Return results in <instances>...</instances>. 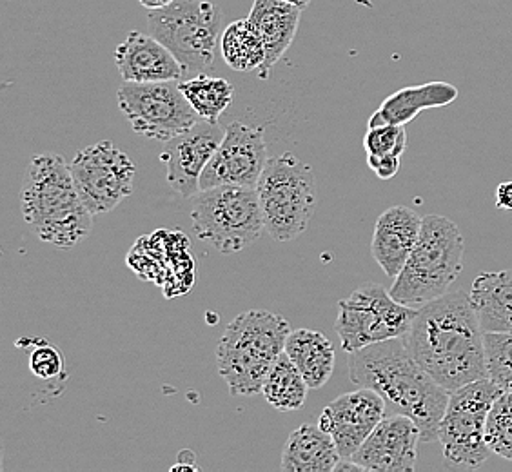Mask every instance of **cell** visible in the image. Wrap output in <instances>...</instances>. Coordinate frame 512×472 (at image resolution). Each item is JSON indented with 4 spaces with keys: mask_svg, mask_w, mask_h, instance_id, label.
I'll return each instance as SVG.
<instances>
[{
    "mask_svg": "<svg viewBox=\"0 0 512 472\" xmlns=\"http://www.w3.org/2000/svg\"><path fill=\"white\" fill-rule=\"evenodd\" d=\"M483 336L469 295L449 291L418 307L404 342L414 360L453 393L462 385L489 378Z\"/></svg>",
    "mask_w": 512,
    "mask_h": 472,
    "instance_id": "cell-1",
    "label": "cell"
},
{
    "mask_svg": "<svg viewBox=\"0 0 512 472\" xmlns=\"http://www.w3.org/2000/svg\"><path fill=\"white\" fill-rule=\"evenodd\" d=\"M349 378L384 398L387 414H404L418 425L422 443L438 440L449 391L414 360L404 338L367 345L347 356Z\"/></svg>",
    "mask_w": 512,
    "mask_h": 472,
    "instance_id": "cell-2",
    "label": "cell"
},
{
    "mask_svg": "<svg viewBox=\"0 0 512 472\" xmlns=\"http://www.w3.org/2000/svg\"><path fill=\"white\" fill-rule=\"evenodd\" d=\"M22 217L42 242L60 249L79 246L93 227V215L57 153L31 158L20 191Z\"/></svg>",
    "mask_w": 512,
    "mask_h": 472,
    "instance_id": "cell-3",
    "label": "cell"
},
{
    "mask_svg": "<svg viewBox=\"0 0 512 472\" xmlns=\"http://www.w3.org/2000/svg\"><path fill=\"white\" fill-rule=\"evenodd\" d=\"M291 325L266 309L244 311L224 331L217 345L218 373L231 396L262 393L267 374L286 353Z\"/></svg>",
    "mask_w": 512,
    "mask_h": 472,
    "instance_id": "cell-4",
    "label": "cell"
},
{
    "mask_svg": "<svg viewBox=\"0 0 512 472\" xmlns=\"http://www.w3.org/2000/svg\"><path fill=\"white\" fill-rule=\"evenodd\" d=\"M463 253L465 242L453 220L427 215L418 242L389 293L414 309L447 295L462 273Z\"/></svg>",
    "mask_w": 512,
    "mask_h": 472,
    "instance_id": "cell-5",
    "label": "cell"
},
{
    "mask_svg": "<svg viewBox=\"0 0 512 472\" xmlns=\"http://www.w3.org/2000/svg\"><path fill=\"white\" fill-rule=\"evenodd\" d=\"M266 231L276 242H291L306 233L316 209V180L313 168L293 153L267 160L258 178Z\"/></svg>",
    "mask_w": 512,
    "mask_h": 472,
    "instance_id": "cell-6",
    "label": "cell"
},
{
    "mask_svg": "<svg viewBox=\"0 0 512 472\" xmlns=\"http://www.w3.org/2000/svg\"><path fill=\"white\" fill-rule=\"evenodd\" d=\"M195 233L222 255H233L255 244L266 229L256 187L217 186L193 197Z\"/></svg>",
    "mask_w": 512,
    "mask_h": 472,
    "instance_id": "cell-7",
    "label": "cell"
},
{
    "mask_svg": "<svg viewBox=\"0 0 512 472\" xmlns=\"http://www.w3.org/2000/svg\"><path fill=\"white\" fill-rule=\"evenodd\" d=\"M224 15L207 0H175L148 13L149 33L168 48L186 71L207 73L215 64Z\"/></svg>",
    "mask_w": 512,
    "mask_h": 472,
    "instance_id": "cell-8",
    "label": "cell"
},
{
    "mask_svg": "<svg viewBox=\"0 0 512 472\" xmlns=\"http://www.w3.org/2000/svg\"><path fill=\"white\" fill-rule=\"evenodd\" d=\"M503 391L491 378H483L449 394V404L438 427L445 465L453 469H478L489 460L491 449L485 440V425L491 407Z\"/></svg>",
    "mask_w": 512,
    "mask_h": 472,
    "instance_id": "cell-9",
    "label": "cell"
},
{
    "mask_svg": "<svg viewBox=\"0 0 512 472\" xmlns=\"http://www.w3.org/2000/svg\"><path fill=\"white\" fill-rule=\"evenodd\" d=\"M414 307L400 304L378 284H364L338 302L336 333L345 353H355L367 345L404 338L411 329Z\"/></svg>",
    "mask_w": 512,
    "mask_h": 472,
    "instance_id": "cell-10",
    "label": "cell"
},
{
    "mask_svg": "<svg viewBox=\"0 0 512 472\" xmlns=\"http://www.w3.org/2000/svg\"><path fill=\"white\" fill-rule=\"evenodd\" d=\"M119 108L131 129L158 142H168L197 124L200 117L184 97L178 80L126 82L117 91Z\"/></svg>",
    "mask_w": 512,
    "mask_h": 472,
    "instance_id": "cell-11",
    "label": "cell"
},
{
    "mask_svg": "<svg viewBox=\"0 0 512 472\" xmlns=\"http://www.w3.org/2000/svg\"><path fill=\"white\" fill-rule=\"evenodd\" d=\"M69 169L93 217L113 211L133 193L137 168L133 160L109 140L79 151Z\"/></svg>",
    "mask_w": 512,
    "mask_h": 472,
    "instance_id": "cell-12",
    "label": "cell"
},
{
    "mask_svg": "<svg viewBox=\"0 0 512 472\" xmlns=\"http://www.w3.org/2000/svg\"><path fill=\"white\" fill-rule=\"evenodd\" d=\"M264 129L235 120L200 178V191L217 186L256 187L267 164Z\"/></svg>",
    "mask_w": 512,
    "mask_h": 472,
    "instance_id": "cell-13",
    "label": "cell"
},
{
    "mask_svg": "<svg viewBox=\"0 0 512 472\" xmlns=\"http://www.w3.org/2000/svg\"><path fill=\"white\" fill-rule=\"evenodd\" d=\"M226 128L200 118L193 128L164 142L160 160L168 169V184L184 198L200 193V178L217 153Z\"/></svg>",
    "mask_w": 512,
    "mask_h": 472,
    "instance_id": "cell-14",
    "label": "cell"
},
{
    "mask_svg": "<svg viewBox=\"0 0 512 472\" xmlns=\"http://www.w3.org/2000/svg\"><path fill=\"white\" fill-rule=\"evenodd\" d=\"M385 414L384 398L373 389L360 387L325 405L318 425L333 436L340 458L351 460Z\"/></svg>",
    "mask_w": 512,
    "mask_h": 472,
    "instance_id": "cell-15",
    "label": "cell"
},
{
    "mask_svg": "<svg viewBox=\"0 0 512 472\" xmlns=\"http://www.w3.org/2000/svg\"><path fill=\"white\" fill-rule=\"evenodd\" d=\"M418 443L422 434L414 420L404 414H385L351 462L360 471L411 472L418 460Z\"/></svg>",
    "mask_w": 512,
    "mask_h": 472,
    "instance_id": "cell-16",
    "label": "cell"
},
{
    "mask_svg": "<svg viewBox=\"0 0 512 472\" xmlns=\"http://www.w3.org/2000/svg\"><path fill=\"white\" fill-rule=\"evenodd\" d=\"M115 66L126 82H164L184 77L177 57L151 33L129 31L113 53Z\"/></svg>",
    "mask_w": 512,
    "mask_h": 472,
    "instance_id": "cell-17",
    "label": "cell"
},
{
    "mask_svg": "<svg viewBox=\"0 0 512 472\" xmlns=\"http://www.w3.org/2000/svg\"><path fill=\"white\" fill-rule=\"evenodd\" d=\"M422 220L416 211L405 206L389 207L376 220L371 255L389 278L394 280L404 269L418 242Z\"/></svg>",
    "mask_w": 512,
    "mask_h": 472,
    "instance_id": "cell-18",
    "label": "cell"
},
{
    "mask_svg": "<svg viewBox=\"0 0 512 472\" xmlns=\"http://www.w3.org/2000/svg\"><path fill=\"white\" fill-rule=\"evenodd\" d=\"M302 17V8L287 0H255L249 11L251 24L255 26L266 46V62L260 69V77L267 79L269 71L293 44Z\"/></svg>",
    "mask_w": 512,
    "mask_h": 472,
    "instance_id": "cell-19",
    "label": "cell"
},
{
    "mask_svg": "<svg viewBox=\"0 0 512 472\" xmlns=\"http://www.w3.org/2000/svg\"><path fill=\"white\" fill-rule=\"evenodd\" d=\"M458 99V88L434 80L422 86H409L398 89L393 95L380 104L373 117L369 118V128L384 126V124H398L405 126L418 117L425 109L445 108Z\"/></svg>",
    "mask_w": 512,
    "mask_h": 472,
    "instance_id": "cell-20",
    "label": "cell"
},
{
    "mask_svg": "<svg viewBox=\"0 0 512 472\" xmlns=\"http://www.w3.org/2000/svg\"><path fill=\"white\" fill-rule=\"evenodd\" d=\"M340 462L333 436L320 425L304 423L289 434L280 467L286 472H331Z\"/></svg>",
    "mask_w": 512,
    "mask_h": 472,
    "instance_id": "cell-21",
    "label": "cell"
},
{
    "mask_svg": "<svg viewBox=\"0 0 512 472\" xmlns=\"http://www.w3.org/2000/svg\"><path fill=\"white\" fill-rule=\"evenodd\" d=\"M469 298L485 333H512V269L476 276Z\"/></svg>",
    "mask_w": 512,
    "mask_h": 472,
    "instance_id": "cell-22",
    "label": "cell"
},
{
    "mask_svg": "<svg viewBox=\"0 0 512 472\" xmlns=\"http://www.w3.org/2000/svg\"><path fill=\"white\" fill-rule=\"evenodd\" d=\"M286 354L306 378L309 389L324 387L335 371V347L324 333L296 329L287 336Z\"/></svg>",
    "mask_w": 512,
    "mask_h": 472,
    "instance_id": "cell-23",
    "label": "cell"
},
{
    "mask_svg": "<svg viewBox=\"0 0 512 472\" xmlns=\"http://www.w3.org/2000/svg\"><path fill=\"white\" fill-rule=\"evenodd\" d=\"M220 51L227 66L240 73L262 69L266 62L264 40L249 19L235 20L222 31Z\"/></svg>",
    "mask_w": 512,
    "mask_h": 472,
    "instance_id": "cell-24",
    "label": "cell"
},
{
    "mask_svg": "<svg viewBox=\"0 0 512 472\" xmlns=\"http://www.w3.org/2000/svg\"><path fill=\"white\" fill-rule=\"evenodd\" d=\"M307 391L309 385L306 378L296 369V365L286 353L273 365L262 387L267 404L275 407L280 413H293L302 409L306 404Z\"/></svg>",
    "mask_w": 512,
    "mask_h": 472,
    "instance_id": "cell-25",
    "label": "cell"
},
{
    "mask_svg": "<svg viewBox=\"0 0 512 472\" xmlns=\"http://www.w3.org/2000/svg\"><path fill=\"white\" fill-rule=\"evenodd\" d=\"M184 97L197 111L200 118L218 124L220 117L235 99V88L222 77H211L207 73H198L193 79L178 82Z\"/></svg>",
    "mask_w": 512,
    "mask_h": 472,
    "instance_id": "cell-26",
    "label": "cell"
},
{
    "mask_svg": "<svg viewBox=\"0 0 512 472\" xmlns=\"http://www.w3.org/2000/svg\"><path fill=\"white\" fill-rule=\"evenodd\" d=\"M485 440L491 453L512 462V393L505 389L491 407L485 425Z\"/></svg>",
    "mask_w": 512,
    "mask_h": 472,
    "instance_id": "cell-27",
    "label": "cell"
},
{
    "mask_svg": "<svg viewBox=\"0 0 512 472\" xmlns=\"http://www.w3.org/2000/svg\"><path fill=\"white\" fill-rule=\"evenodd\" d=\"M485 358L489 378L509 389L512 384V333H485Z\"/></svg>",
    "mask_w": 512,
    "mask_h": 472,
    "instance_id": "cell-28",
    "label": "cell"
},
{
    "mask_svg": "<svg viewBox=\"0 0 512 472\" xmlns=\"http://www.w3.org/2000/svg\"><path fill=\"white\" fill-rule=\"evenodd\" d=\"M367 155H394L402 157L407 148V131L405 126L384 124L367 129L364 137Z\"/></svg>",
    "mask_w": 512,
    "mask_h": 472,
    "instance_id": "cell-29",
    "label": "cell"
},
{
    "mask_svg": "<svg viewBox=\"0 0 512 472\" xmlns=\"http://www.w3.org/2000/svg\"><path fill=\"white\" fill-rule=\"evenodd\" d=\"M30 369L40 380H55L64 371V358L57 347L44 340L31 351Z\"/></svg>",
    "mask_w": 512,
    "mask_h": 472,
    "instance_id": "cell-30",
    "label": "cell"
},
{
    "mask_svg": "<svg viewBox=\"0 0 512 472\" xmlns=\"http://www.w3.org/2000/svg\"><path fill=\"white\" fill-rule=\"evenodd\" d=\"M367 166L380 180H391L400 171V157H394V155H367Z\"/></svg>",
    "mask_w": 512,
    "mask_h": 472,
    "instance_id": "cell-31",
    "label": "cell"
},
{
    "mask_svg": "<svg viewBox=\"0 0 512 472\" xmlns=\"http://www.w3.org/2000/svg\"><path fill=\"white\" fill-rule=\"evenodd\" d=\"M496 206L505 211H512V180H503L496 187Z\"/></svg>",
    "mask_w": 512,
    "mask_h": 472,
    "instance_id": "cell-32",
    "label": "cell"
},
{
    "mask_svg": "<svg viewBox=\"0 0 512 472\" xmlns=\"http://www.w3.org/2000/svg\"><path fill=\"white\" fill-rule=\"evenodd\" d=\"M146 10H160V8H166L169 4H173L175 0H138Z\"/></svg>",
    "mask_w": 512,
    "mask_h": 472,
    "instance_id": "cell-33",
    "label": "cell"
},
{
    "mask_svg": "<svg viewBox=\"0 0 512 472\" xmlns=\"http://www.w3.org/2000/svg\"><path fill=\"white\" fill-rule=\"evenodd\" d=\"M287 2L295 4V6H298V8H302V10H306L307 6L311 4V0H287Z\"/></svg>",
    "mask_w": 512,
    "mask_h": 472,
    "instance_id": "cell-34",
    "label": "cell"
},
{
    "mask_svg": "<svg viewBox=\"0 0 512 472\" xmlns=\"http://www.w3.org/2000/svg\"><path fill=\"white\" fill-rule=\"evenodd\" d=\"M509 391H511V393H512V384L509 385Z\"/></svg>",
    "mask_w": 512,
    "mask_h": 472,
    "instance_id": "cell-35",
    "label": "cell"
}]
</instances>
